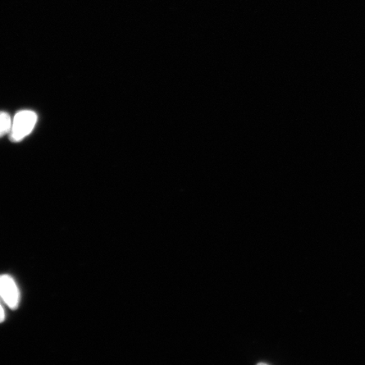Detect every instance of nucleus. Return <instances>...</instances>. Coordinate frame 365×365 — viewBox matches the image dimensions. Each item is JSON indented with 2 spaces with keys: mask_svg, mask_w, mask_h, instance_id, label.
Listing matches in <instances>:
<instances>
[{
  "mask_svg": "<svg viewBox=\"0 0 365 365\" xmlns=\"http://www.w3.org/2000/svg\"><path fill=\"white\" fill-rule=\"evenodd\" d=\"M38 121V115L31 110L18 112L12 120L10 139L13 143H19L31 133Z\"/></svg>",
  "mask_w": 365,
  "mask_h": 365,
  "instance_id": "obj_1",
  "label": "nucleus"
},
{
  "mask_svg": "<svg viewBox=\"0 0 365 365\" xmlns=\"http://www.w3.org/2000/svg\"><path fill=\"white\" fill-rule=\"evenodd\" d=\"M0 298L12 309L19 305L20 292L11 276L0 275Z\"/></svg>",
  "mask_w": 365,
  "mask_h": 365,
  "instance_id": "obj_2",
  "label": "nucleus"
},
{
  "mask_svg": "<svg viewBox=\"0 0 365 365\" xmlns=\"http://www.w3.org/2000/svg\"><path fill=\"white\" fill-rule=\"evenodd\" d=\"M12 125V118L10 114L6 112H0V138L10 134Z\"/></svg>",
  "mask_w": 365,
  "mask_h": 365,
  "instance_id": "obj_3",
  "label": "nucleus"
},
{
  "mask_svg": "<svg viewBox=\"0 0 365 365\" xmlns=\"http://www.w3.org/2000/svg\"><path fill=\"white\" fill-rule=\"evenodd\" d=\"M6 319V314H4V310L2 307V305L0 304V323L3 322Z\"/></svg>",
  "mask_w": 365,
  "mask_h": 365,
  "instance_id": "obj_4",
  "label": "nucleus"
},
{
  "mask_svg": "<svg viewBox=\"0 0 365 365\" xmlns=\"http://www.w3.org/2000/svg\"><path fill=\"white\" fill-rule=\"evenodd\" d=\"M257 365H268V364H264V363H259Z\"/></svg>",
  "mask_w": 365,
  "mask_h": 365,
  "instance_id": "obj_5",
  "label": "nucleus"
}]
</instances>
